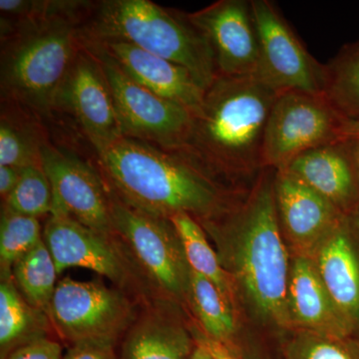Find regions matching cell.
<instances>
[{
	"label": "cell",
	"instance_id": "obj_1",
	"mask_svg": "<svg viewBox=\"0 0 359 359\" xmlns=\"http://www.w3.org/2000/svg\"><path fill=\"white\" fill-rule=\"evenodd\" d=\"M276 170L263 169L245 198L198 221L218 244V257L255 318L287 327L290 264L275 199Z\"/></svg>",
	"mask_w": 359,
	"mask_h": 359
},
{
	"label": "cell",
	"instance_id": "obj_2",
	"mask_svg": "<svg viewBox=\"0 0 359 359\" xmlns=\"http://www.w3.org/2000/svg\"><path fill=\"white\" fill-rule=\"evenodd\" d=\"M276 96L255 76L217 77L176 154L224 187L257 178L263 170L264 129Z\"/></svg>",
	"mask_w": 359,
	"mask_h": 359
},
{
	"label": "cell",
	"instance_id": "obj_3",
	"mask_svg": "<svg viewBox=\"0 0 359 359\" xmlns=\"http://www.w3.org/2000/svg\"><path fill=\"white\" fill-rule=\"evenodd\" d=\"M97 155L110 192L155 216L171 219L184 212L202 221L223 212L241 196L182 156L146 142L123 137Z\"/></svg>",
	"mask_w": 359,
	"mask_h": 359
},
{
	"label": "cell",
	"instance_id": "obj_4",
	"mask_svg": "<svg viewBox=\"0 0 359 359\" xmlns=\"http://www.w3.org/2000/svg\"><path fill=\"white\" fill-rule=\"evenodd\" d=\"M85 18L67 14L1 23L2 102L40 120L52 117L59 90L81 48L78 32Z\"/></svg>",
	"mask_w": 359,
	"mask_h": 359
},
{
	"label": "cell",
	"instance_id": "obj_5",
	"mask_svg": "<svg viewBox=\"0 0 359 359\" xmlns=\"http://www.w3.org/2000/svg\"><path fill=\"white\" fill-rule=\"evenodd\" d=\"M78 34L80 39L120 40L183 66L205 91L219 76L209 42L186 13L150 0L93 4Z\"/></svg>",
	"mask_w": 359,
	"mask_h": 359
},
{
	"label": "cell",
	"instance_id": "obj_6",
	"mask_svg": "<svg viewBox=\"0 0 359 359\" xmlns=\"http://www.w3.org/2000/svg\"><path fill=\"white\" fill-rule=\"evenodd\" d=\"M342 120L325 94H278L264 129L263 169H285L304 153L341 140Z\"/></svg>",
	"mask_w": 359,
	"mask_h": 359
},
{
	"label": "cell",
	"instance_id": "obj_7",
	"mask_svg": "<svg viewBox=\"0 0 359 359\" xmlns=\"http://www.w3.org/2000/svg\"><path fill=\"white\" fill-rule=\"evenodd\" d=\"M250 4L259 39L255 77L278 95L292 91L325 94L327 66L309 53L276 4L269 0Z\"/></svg>",
	"mask_w": 359,
	"mask_h": 359
},
{
	"label": "cell",
	"instance_id": "obj_8",
	"mask_svg": "<svg viewBox=\"0 0 359 359\" xmlns=\"http://www.w3.org/2000/svg\"><path fill=\"white\" fill-rule=\"evenodd\" d=\"M109 197L115 235L129 245L161 289L176 299L188 297L191 268L171 219L139 211L110 191Z\"/></svg>",
	"mask_w": 359,
	"mask_h": 359
},
{
	"label": "cell",
	"instance_id": "obj_9",
	"mask_svg": "<svg viewBox=\"0 0 359 359\" xmlns=\"http://www.w3.org/2000/svg\"><path fill=\"white\" fill-rule=\"evenodd\" d=\"M89 52L102 66L123 137L178 153L190 132L193 115L136 83L103 54Z\"/></svg>",
	"mask_w": 359,
	"mask_h": 359
},
{
	"label": "cell",
	"instance_id": "obj_10",
	"mask_svg": "<svg viewBox=\"0 0 359 359\" xmlns=\"http://www.w3.org/2000/svg\"><path fill=\"white\" fill-rule=\"evenodd\" d=\"M49 318L72 344L118 337L131 327L133 309L121 294L99 282L62 278L52 297Z\"/></svg>",
	"mask_w": 359,
	"mask_h": 359
},
{
	"label": "cell",
	"instance_id": "obj_11",
	"mask_svg": "<svg viewBox=\"0 0 359 359\" xmlns=\"http://www.w3.org/2000/svg\"><path fill=\"white\" fill-rule=\"evenodd\" d=\"M42 167L53 191L51 214H62L92 230L115 235L108 187L93 168L48 141L41 149Z\"/></svg>",
	"mask_w": 359,
	"mask_h": 359
},
{
	"label": "cell",
	"instance_id": "obj_12",
	"mask_svg": "<svg viewBox=\"0 0 359 359\" xmlns=\"http://www.w3.org/2000/svg\"><path fill=\"white\" fill-rule=\"evenodd\" d=\"M60 110L72 116L97 154L123 138L102 66L84 47L56 97L55 111Z\"/></svg>",
	"mask_w": 359,
	"mask_h": 359
},
{
	"label": "cell",
	"instance_id": "obj_13",
	"mask_svg": "<svg viewBox=\"0 0 359 359\" xmlns=\"http://www.w3.org/2000/svg\"><path fill=\"white\" fill-rule=\"evenodd\" d=\"M186 16L209 42L219 76L256 75L259 39L250 0H219Z\"/></svg>",
	"mask_w": 359,
	"mask_h": 359
},
{
	"label": "cell",
	"instance_id": "obj_14",
	"mask_svg": "<svg viewBox=\"0 0 359 359\" xmlns=\"http://www.w3.org/2000/svg\"><path fill=\"white\" fill-rule=\"evenodd\" d=\"M87 50L103 54L144 88L178 104L191 114L199 113L205 90L183 66L176 65L133 44L113 39H80Z\"/></svg>",
	"mask_w": 359,
	"mask_h": 359
},
{
	"label": "cell",
	"instance_id": "obj_15",
	"mask_svg": "<svg viewBox=\"0 0 359 359\" xmlns=\"http://www.w3.org/2000/svg\"><path fill=\"white\" fill-rule=\"evenodd\" d=\"M58 275L71 268L95 271L122 285L128 278V268L112 237L92 230L62 214H51L43 230Z\"/></svg>",
	"mask_w": 359,
	"mask_h": 359
},
{
	"label": "cell",
	"instance_id": "obj_16",
	"mask_svg": "<svg viewBox=\"0 0 359 359\" xmlns=\"http://www.w3.org/2000/svg\"><path fill=\"white\" fill-rule=\"evenodd\" d=\"M275 199L283 237L311 256L346 212L285 170L275 174Z\"/></svg>",
	"mask_w": 359,
	"mask_h": 359
},
{
	"label": "cell",
	"instance_id": "obj_17",
	"mask_svg": "<svg viewBox=\"0 0 359 359\" xmlns=\"http://www.w3.org/2000/svg\"><path fill=\"white\" fill-rule=\"evenodd\" d=\"M355 211L342 215L309 256L351 328L359 323V252L353 233Z\"/></svg>",
	"mask_w": 359,
	"mask_h": 359
},
{
	"label": "cell",
	"instance_id": "obj_18",
	"mask_svg": "<svg viewBox=\"0 0 359 359\" xmlns=\"http://www.w3.org/2000/svg\"><path fill=\"white\" fill-rule=\"evenodd\" d=\"M342 212L358 209L359 173L349 140H339L304 153L285 168Z\"/></svg>",
	"mask_w": 359,
	"mask_h": 359
},
{
	"label": "cell",
	"instance_id": "obj_19",
	"mask_svg": "<svg viewBox=\"0 0 359 359\" xmlns=\"http://www.w3.org/2000/svg\"><path fill=\"white\" fill-rule=\"evenodd\" d=\"M287 311L290 325L302 332L344 339L351 330L308 256L297 255L290 264Z\"/></svg>",
	"mask_w": 359,
	"mask_h": 359
},
{
	"label": "cell",
	"instance_id": "obj_20",
	"mask_svg": "<svg viewBox=\"0 0 359 359\" xmlns=\"http://www.w3.org/2000/svg\"><path fill=\"white\" fill-rule=\"evenodd\" d=\"M195 348L181 323L154 309L131 325L121 359H190Z\"/></svg>",
	"mask_w": 359,
	"mask_h": 359
},
{
	"label": "cell",
	"instance_id": "obj_21",
	"mask_svg": "<svg viewBox=\"0 0 359 359\" xmlns=\"http://www.w3.org/2000/svg\"><path fill=\"white\" fill-rule=\"evenodd\" d=\"M4 104L0 118V166L22 169L42 165V146L48 140L37 123L40 119L18 106Z\"/></svg>",
	"mask_w": 359,
	"mask_h": 359
},
{
	"label": "cell",
	"instance_id": "obj_22",
	"mask_svg": "<svg viewBox=\"0 0 359 359\" xmlns=\"http://www.w3.org/2000/svg\"><path fill=\"white\" fill-rule=\"evenodd\" d=\"M11 275L25 301L49 316L58 273L44 241L14 263Z\"/></svg>",
	"mask_w": 359,
	"mask_h": 359
},
{
	"label": "cell",
	"instance_id": "obj_23",
	"mask_svg": "<svg viewBox=\"0 0 359 359\" xmlns=\"http://www.w3.org/2000/svg\"><path fill=\"white\" fill-rule=\"evenodd\" d=\"M205 334L229 346L236 334L231 302L205 276L191 269L188 297Z\"/></svg>",
	"mask_w": 359,
	"mask_h": 359
},
{
	"label": "cell",
	"instance_id": "obj_24",
	"mask_svg": "<svg viewBox=\"0 0 359 359\" xmlns=\"http://www.w3.org/2000/svg\"><path fill=\"white\" fill-rule=\"evenodd\" d=\"M171 221L183 245L191 269L211 280L222 294L233 302V285L230 276L222 266L218 255L212 249L204 228L194 217L184 212L174 215Z\"/></svg>",
	"mask_w": 359,
	"mask_h": 359
},
{
	"label": "cell",
	"instance_id": "obj_25",
	"mask_svg": "<svg viewBox=\"0 0 359 359\" xmlns=\"http://www.w3.org/2000/svg\"><path fill=\"white\" fill-rule=\"evenodd\" d=\"M325 66V97L344 119L359 120V39L344 45Z\"/></svg>",
	"mask_w": 359,
	"mask_h": 359
},
{
	"label": "cell",
	"instance_id": "obj_26",
	"mask_svg": "<svg viewBox=\"0 0 359 359\" xmlns=\"http://www.w3.org/2000/svg\"><path fill=\"white\" fill-rule=\"evenodd\" d=\"M41 311L32 308L9 278L0 285V346L1 351L29 341L41 327ZM45 316V314H44Z\"/></svg>",
	"mask_w": 359,
	"mask_h": 359
},
{
	"label": "cell",
	"instance_id": "obj_27",
	"mask_svg": "<svg viewBox=\"0 0 359 359\" xmlns=\"http://www.w3.org/2000/svg\"><path fill=\"white\" fill-rule=\"evenodd\" d=\"M4 208L37 219L44 215H51L53 191L42 165L22 168L18 185L4 200Z\"/></svg>",
	"mask_w": 359,
	"mask_h": 359
},
{
	"label": "cell",
	"instance_id": "obj_28",
	"mask_svg": "<svg viewBox=\"0 0 359 359\" xmlns=\"http://www.w3.org/2000/svg\"><path fill=\"white\" fill-rule=\"evenodd\" d=\"M43 241L39 219L9 211L4 208L0 224V259L2 271L11 273L18 259Z\"/></svg>",
	"mask_w": 359,
	"mask_h": 359
},
{
	"label": "cell",
	"instance_id": "obj_29",
	"mask_svg": "<svg viewBox=\"0 0 359 359\" xmlns=\"http://www.w3.org/2000/svg\"><path fill=\"white\" fill-rule=\"evenodd\" d=\"M341 340L302 332L287 347L283 359H356Z\"/></svg>",
	"mask_w": 359,
	"mask_h": 359
},
{
	"label": "cell",
	"instance_id": "obj_30",
	"mask_svg": "<svg viewBox=\"0 0 359 359\" xmlns=\"http://www.w3.org/2000/svg\"><path fill=\"white\" fill-rule=\"evenodd\" d=\"M6 359H63L58 342L39 337L16 346Z\"/></svg>",
	"mask_w": 359,
	"mask_h": 359
},
{
	"label": "cell",
	"instance_id": "obj_31",
	"mask_svg": "<svg viewBox=\"0 0 359 359\" xmlns=\"http://www.w3.org/2000/svg\"><path fill=\"white\" fill-rule=\"evenodd\" d=\"M115 339H85L72 344L63 359H116Z\"/></svg>",
	"mask_w": 359,
	"mask_h": 359
},
{
	"label": "cell",
	"instance_id": "obj_32",
	"mask_svg": "<svg viewBox=\"0 0 359 359\" xmlns=\"http://www.w3.org/2000/svg\"><path fill=\"white\" fill-rule=\"evenodd\" d=\"M194 339L198 346L204 347L214 359H241L233 353L230 347L222 344L218 340L212 339L205 334L198 332L194 337Z\"/></svg>",
	"mask_w": 359,
	"mask_h": 359
},
{
	"label": "cell",
	"instance_id": "obj_33",
	"mask_svg": "<svg viewBox=\"0 0 359 359\" xmlns=\"http://www.w3.org/2000/svg\"><path fill=\"white\" fill-rule=\"evenodd\" d=\"M20 168L0 166V195L6 200L20 181Z\"/></svg>",
	"mask_w": 359,
	"mask_h": 359
},
{
	"label": "cell",
	"instance_id": "obj_34",
	"mask_svg": "<svg viewBox=\"0 0 359 359\" xmlns=\"http://www.w3.org/2000/svg\"><path fill=\"white\" fill-rule=\"evenodd\" d=\"M341 140L359 139V120L344 119L339 128Z\"/></svg>",
	"mask_w": 359,
	"mask_h": 359
},
{
	"label": "cell",
	"instance_id": "obj_35",
	"mask_svg": "<svg viewBox=\"0 0 359 359\" xmlns=\"http://www.w3.org/2000/svg\"><path fill=\"white\" fill-rule=\"evenodd\" d=\"M190 359H214V358L205 351L204 347L198 346V344H196V348L194 349L192 356H191Z\"/></svg>",
	"mask_w": 359,
	"mask_h": 359
},
{
	"label": "cell",
	"instance_id": "obj_36",
	"mask_svg": "<svg viewBox=\"0 0 359 359\" xmlns=\"http://www.w3.org/2000/svg\"><path fill=\"white\" fill-rule=\"evenodd\" d=\"M351 142V147H353V153L354 161H355L356 168L359 173V139H354V140H349Z\"/></svg>",
	"mask_w": 359,
	"mask_h": 359
}]
</instances>
